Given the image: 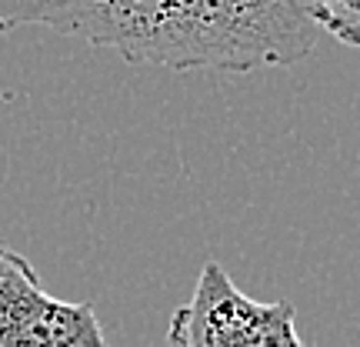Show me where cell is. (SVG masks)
<instances>
[{
	"label": "cell",
	"instance_id": "obj_1",
	"mask_svg": "<svg viewBox=\"0 0 360 347\" xmlns=\"http://www.w3.org/2000/svg\"><path fill=\"white\" fill-rule=\"evenodd\" d=\"M47 27L127 64L247 74L290 67L321 40L314 0H0V30Z\"/></svg>",
	"mask_w": 360,
	"mask_h": 347
},
{
	"label": "cell",
	"instance_id": "obj_2",
	"mask_svg": "<svg viewBox=\"0 0 360 347\" xmlns=\"http://www.w3.org/2000/svg\"><path fill=\"white\" fill-rule=\"evenodd\" d=\"M167 347H310L297 334V310L287 301L247 297L217 260H207L193 294L174 310Z\"/></svg>",
	"mask_w": 360,
	"mask_h": 347
},
{
	"label": "cell",
	"instance_id": "obj_3",
	"mask_svg": "<svg viewBox=\"0 0 360 347\" xmlns=\"http://www.w3.org/2000/svg\"><path fill=\"white\" fill-rule=\"evenodd\" d=\"M0 347H110L87 301H60L0 241Z\"/></svg>",
	"mask_w": 360,
	"mask_h": 347
},
{
	"label": "cell",
	"instance_id": "obj_4",
	"mask_svg": "<svg viewBox=\"0 0 360 347\" xmlns=\"http://www.w3.org/2000/svg\"><path fill=\"white\" fill-rule=\"evenodd\" d=\"M314 17L323 34L360 47V0H314Z\"/></svg>",
	"mask_w": 360,
	"mask_h": 347
}]
</instances>
